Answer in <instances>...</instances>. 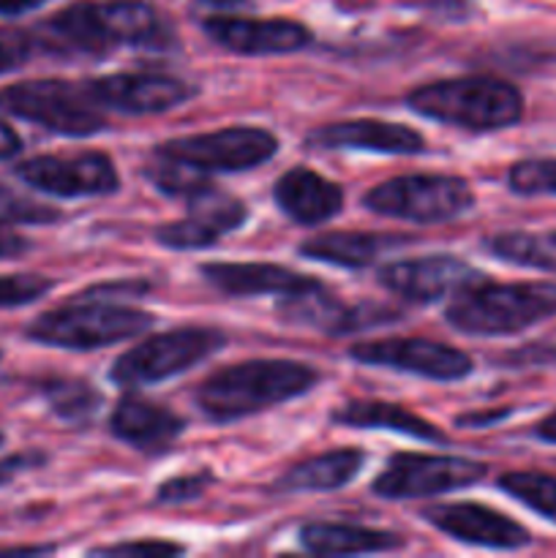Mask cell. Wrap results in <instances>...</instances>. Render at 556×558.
Here are the masks:
<instances>
[{"instance_id":"obj_1","label":"cell","mask_w":556,"mask_h":558,"mask_svg":"<svg viewBox=\"0 0 556 558\" xmlns=\"http://www.w3.org/2000/svg\"><path fill=\"white\" fill-rule=\"evenodd\" d=\"M44 47L58 54L104 58L118 47H164L156 11L142 0H85L41 25Z\"/></svg>"},{"instance_id":"obj_2","label":"cell","mask_w":556,"mask_h":558,"mask_svg":"<svg viewBox=\"0 0 556 558\" xmlns=\"http://www.w3.org/2000/svg\"><path fill=\"white\" fill-rule=\"evenodd\" d=\"M319 381L311 365L294 360H245L216 371L196 387V407L213 423H234L305 396Z\"/></svg>"},{"instance_id":"obj_3","label":"cell","mask_w":556,"mask_h":558,"mask_svg":"<svg viewBox=\"0 0 556 558\" xmlns=\"http://www.w3.org/2000/svg\"><path fill=\"white\" fill-rule=\"evenodd\" d=\"M556 314V283H494L485 276L452 294L447 322L467 336H512Z\"/></svg>"},{"instance_id":"obj_4","label":"cell","mask_w":556,"mask_h":558,"mask_svg":"<svg viewBox=\"0 0 556 558\" xmlns=\"http://www.w3.org/2000/svg\"><path fill=\"white\" fill-rule=\"evenodd\" d=\"M409 109L463 131L510 129L523 114V96L516 85L494 76H461L414 87Z\"/></svg>"},{"instance_id":"obj_5","label":"cell","mask_w":556,"mask_h":558,"mask_svg":"<svg viewBox=\"0 0 556 558\" xmlns=\"http://www.w3.org/2000/svg\"><path fill=\"white\" fill-rule=\"evenodd\" d=\"M153 316L129 305L107 303L104 298L80 294L69 305L47 311L27 327V338L44 347L90 352L150 330Z\"/></svg>"},{"instance_id":"obj_6","label":"cell","mask_w":556,"mask_h":558,"mask_svg":"<svg viewBox=\"0 0 556 558\" xmlns=\"http://www.w3.org/2000/svg\"><path fill=\"white\" fill-rule=\"evenodd\" d=\"M0 109L60 136H93L107 125L85 82H16L0 90Z\"/></svg>"},{"instance_id":"obj_7","label":"cell","mask_w":556,"mask_h":558,"mask_svg":"<svg viewBox=\"0 0 556 558\" xmlns=\"http://www.w3.org/2000/svg\"><path fill=\"white\" fill-rule=\"evenodd\" d=\"M223 332L213 327H178V330L161 332L147 341L136 343L129 352L114 360L109 379L118 387H145L158 385L164 379L185 374L202 360L216 354L223 347Z\"/></svg>"},{"instance_id":"obj_8","label":"cell","mask_w":556,"mask_h":558,"mask_svg":"<svg viewBox=\"0 0 556 558\" xmlns=\"http://www.w3.org/2000/svg\"><path fill=\"white\" fill-rule=\"evenodd\" d=\"M474 205L467 180L452 174H403L379 183L363 196V207L412 223H442L463 216Z\"/></svg>"},{"instance_id":"obj_9","label":"cell","mask_w":556,"mask_h":558,"mask_svg":"<svg viewBox=\"0 0 556 558\" xmlns=\"http://www.w3.org/2000/svg\"><path fill=\"white\" fill-rule=\"evenodd\" d=\"M164 156L180 158L200 172H245L270 161L278 153V140L265 129L234 125L210 134L180 136L156 147Z\"/></svg>"},{"instance_id":"obj_10","label":"cell","mask_w":556,"mask_h":558,"mask_svg":"<svg viewBox=\"0 0 556 558\" xmlns=\"http://www.w3.org/2000/svg\"><path fill=\"white\" fill-rule=\"evenodd\" d=\"M488 469L458 456H418L398 452L387 461L385 472L374 480V494L382 499H425L450 494L480 483Z\"/></svg>"},{"instance_id":"obj_11","label":"cell","mask_w":556,"mask_h":558,"mask_svg":"<svg viewBox=\"0 0 556 558\" xmlns=\"http://www.w3.org/2000/svg\"><path fill=\"white\" fill-rule=\"evenodd\" d=\"M349 357L376 368L403 371L431 381H461L474 371L472 357L456 347L425 338H387V341H360L349 349Z\"/></svg>"},{"instance_id":"obj_12","label":"cell","mask_w":556,"mask_h":558,"mask_svg":"<svg viewBox=\"0 0 556 558\" xmlns=\"http://www.w3.org/2000/svg\"><path fill=\"white\" fill-rule=\"evenodd\" d=\"M16 178L44 194L98 196L112 194L120 185L112 158L104 153H80V156H36L16 167Z\"/></svg>"},{"instance_id":"obj_13","label":"cell","mask_w":556,"mask_h":558,"mask_svg":"<svg viewBox=\"0 0 556 558\" xmlns=\"http://www.w3.org/2000/svg\"><path fill=\"white\" fill-rule=\"evenodd\" d=\"M483 272L474 270L458 256L436 254L420 259H401L385 265L379 270V283L392 294L412 300V303H434V300L452 298L469 287Z\"/></svg>"},{"instance_id":"obj_14","label":"cell","mask_w":556,"mask_h":558,"mask_svg":"<svg viewBox=\"0 0 556 558\" xmlns=\"http://www.w3.org/2000/svg\"><path fill=\"white\" fill-rule=\"evenodd\" d=\"M98 107L123 114H158L180 107L194 96V87L167 74H109L85 82Z\"/></svg>"},{"instance_id":"obj_15","label":"cell","mask_w":556,"mask_h":558,"mask_svg":"<svg viewBox=\"0 0 556 558\" xmlns=\"http://www.w3.org/2000/svg\"><path fill=\"white\" fill-rule=\"evenodd\" d=\"M423 515L431 526L445 532L447 537L458 539V543L478 545V548L518 550L532 543V537H529V532L521 523L491 510V507L472 505V501H461V505H434Z\"/></svg>"},{"instance_id":"obj_16","label":"cell","mask_w":556,"mask_h":558,"mask_svg":"<svg viewBox=\"0 0 556 558\" xmlns=\"http://www.w3.org/2000/svg\"><path fill=\"white\" fill-rule=\"evenodd\" d=\"M278 314L283 322H294V325L311 327V330L327 332V336H349V332L365 330V327L382 325V322H392L390 311L374 308V305L349 308L347 303L333 298L319 281L292 294H281Z\"/></svg>"},{"instance_id":"obj_17","label":"cell","mask_w":556,"mask_h":558,"mask_svg":"<svg viewBox=\"0 0 556 558\" xmlns=\"http://www.w3.org/2000/svg\"><path fill=\"white\" fill-rule=\"evenodd\" d=\"M207 36L238 54H287L309 47L311 31L292 20H245V16H210Z\"/></svg>"},{"instance_id":"obj_18","label":"cell","mask_w":556,"mask_h":558,"mask_svg":"<svg viewBox=\"0 0 556 558\" xmlns=\"http://www.w3.org/2000/svg\"><path fill=\"white\" fill-rule=\"evenodd\" d=\"M309 147L325 150H368L385 156H418L425 150V140L414 129L385 120H343L309 134Z\"/></svg>"},{"instance_id":"obj_19","label":"cell","mask_w":556,"mask_h":558,"mask_svg":"<svg viewBox=\"0 0 556 558\" xmlns=\"http://www.w3.org/2000/svg\"><path fill=\"white\" fill-rule=\"evenodd\" d=\"M109 430L134 450L158 456L183 436L185 420L178 417L172 409H164L145 398L125 396L109 417Z\"/></svg>"},{"instance_id":"obj_20","label":"cell","mask_w":556,"mask_h":558,"mask_svg":"<svg viewBox=\"0 0 556 558\" xmlns=\"http://www.w3.org/2000/svg\"><path fill=\"white\" fill-rule=\"evenodd\" d=\"M273 196H276V205L303 227L330 221L343 207L341 185L305 167H294L283 172L278 178L276 189H273Z\"/></svg>"},{"instance_id":"obj_21","label":"cell","mask_w":556,"mask_h":558,"mask_svg":"<svg viewBox=\"0 0 556 558\" xmlns=\"http://www.w3.org/2000/svg\"><path fill=\"white\" fill-rule=\"evenodd\" d=\"M205 281L229 298H254V294H292L316 283L300 272L265 262H207L200 267Z\"/></svg>"},{"instance_id":"obj_22","label":"cell","mask_w":556,"mask_h":558,"mask_svg":"<svg viewBox=\"0 0 556 558\" xmlns=\"http://www.w3.org/2000/svg\"><path fill=\"white\" fill-rule=\"evenodd\" d=\"M300 543L309 554L316 556H363L387 554L403 548L398 534L379 532V529L354 526V523H305L300 529Z\"/></svg>"},{"instance_id":"obj_23","label":"cell","mask_w":556,"mask_h":558,"mask_svg":"<svg viewBox=\"0 0 556 558\" xmlns=\"http://www.w3.org/2000/svg\"><path fill=\"white\" fill-rule=\"evenodd\" d=\"M363 463L365 456L354 447L325 452V456L309 458V461L289 469L276 483V490L278 494H327V490H338L358 477Z\"/></svg>"},{"instance_id":"obj_24","label":"cell","mask_w":556,"mask_h":558,"mask_svg":"<svg viewBox=\"0 0 556 558\" xmlns=\"http://www.w3.org/2000/svg\"><path fill=\"white\" fill-rule=\"evenodd\" d=\"M333 423L347 425V428H379V430H396V434L412 436L418 441H434V445H445L447 436L436 428L428 420L418 417L409 409L398 407V403L385 401H352L347 407L333 412Z\"/></svg>"},{"instance_id":"obj_25","label":"cell","mask_w":556,"mask_h":558,"mask_svg":"<svg viewBox=\"0 0 556 558\" xmlns=\"http://www.w3.org/2000/svg\"><path fill=\"white\" fill-rule=\"evenodd\" d=\"M392 240L382 238V234H368V232H325L316 234V238L300 243V256L305 259L325 262V265L336 267H349V270H360V267H368L376 256L382 254V248H387Z\"/></svg>"},{"instance_id":"obj_26","label":"cell","mask_w":556,"mask_h":558,"mask_svg":"<svg viewBox=\"0 0 556 558\" xmlns=\"http://www.w3.org/2000/svg\"><path fill=\"white\" fill-rule=\"evenodd\" d=\"M185 202H189L191 221L218 240L227 232H234V229L243 227L245 218H249V210H245V205L238 196L227 194V191L216 189L210 183L200 185L194 194L185 196Z\"/></svg>"},{"instance_id":"obj_27","label":"cell","mask_w":556,"mask_h":558,"mask_svg":"<svg viewBox=\"0 0 556 558\" xmlns=\"http://www.w3.org/2000/svg\"><path fill=\"white\" fill-rule=\"evenodd\" d=\"M499 488L545 521L556 523V474L510 472L499 477Z\"/></svg>"},{"instance_id":"obj_28","label":"cell","mask_w":556,"mask_h":558,"mask_svg":"<svg viewBox=\"0 0 556 558\" xmlns=\"http://www.w3.org/2000/svg\"><path fill=\"white\" fill-rule=\"evenodd\" d=\"M49 407L65 423H87L96 414L101 396L87 381L76 379H52L44 385Z\"/></svg>"},{"instance_id":"obj_29","label":"cell","mask_w":556,"mask_h":558,"mask_svg":"<svg viewBox=\"0 0 556 558\" xmlns=\"http://www.w3.org/2000/svg\"><path fill=\"white\" fill-rule=\"evenodd\" d=\"M485 245L501 262H510V265L518 267H532V270L556 272V256L537 238H532V234L505 232L491 238Z\"/></svg>"},{"instance_id":"obj_30","label":"cell","mask_w":556,"mask_h":558,"mask_svg":"<svg viewBox=\"0 0 556 558\" xmlns=\"http://www.w3.org/2000/svg\"><path fill=\"white\" fill-rule=\"evenodd\" d=\"M60 213L55 207L22 196L0 185V227H14V223H52Z\"/></svg>"},{"instance_id":"obj_31","label":"cell","mask_w":556,"mask_h":558,"mask_svg":"<svg viewBox=\"0 0 556 558\" xmlns=\"http://www.w3.org/2000/svg\"><path fill=\"white\" fill-rule=\"evenodd\" d=\"M510 189L516 194H556V158L554 161H521L510 169Z\"/></svg>"},{"instance_id":"obj_32","label":"cell","mask_w":556,"mask_h":558,"mask_svg":"<svg viewBox=\"0 0 556 558\" xmlns=\"http://www.w3.org/2000/svg\"><path fill=\"white\" fill-rule=\"evenodd\" d=\"M153 238H156V243H161L164 248H172V251H200V248H210L213 243H218L210 232L196 227L189 216L172 223H161Z\"/></svg>"},{"instance_id":"obj_33","label":"cell","mask_w":556,"mask_h":558,"mask_svg":"<svg viewBox=\"0 0 556 558\" xmlns=\"http://www.w3.org/2000/svg\"><path fill=\"white\" fill-rule=\"evenodd\" d=\"M52 287V278L33 276V272H25V276H0V308H16V305L36 303Z\"/></svg>"},{"instance_id":"obj_34","label":"cell","mask_w":556,"mask_h":558,"mask_svg":"<svg viewBox=\"0 0 556 558\" xmlns=\"http://www.w3.org/2000/svg\"><path fill=\"white\" fill-rule=\"evenodd\" d=\"M33 38L25 31H11L3 27L0 31V74H9L16 71L20 65H25L33 54Z\"/></svg>"},{"instance_id":"obj_35","label":"cell","mask_w":556,"mask_h":558,"mask_svg":"<svg viewBox=\"0 0 556 558\" xmlns=\"http://www.w3.org/2000/svg\"><path fill=\"white\" fill-rule=\"evenodd\" d=\"M213 483V477L207 472L202 474H183V477H174L169 483H164L158 488L156 501L158 505H183V501L196 499L207 485Z\"/></svg>"},{"instance_id":"obj_36","label":"cell","mask_w":556,"mask_h":558,"mask_svg":"<svg viewBox=\"0 0 556 558\" xmlns=\"http://www.w3.org/2000/svg\"><path fill=\"white\" fill-rule=\"evenodd\" d=\"M93 556H180L183 548L174 543H167V539H136V543H118V545H104V548H93Z\"/></svg>"},{"instance_id":"obj_37","label":"cell","mask_w":556,"mask_h":558,"mask_svg":"<svg viewBox=\"0 0 556 558\" xmlns=\"http://www.w3.org/2000/svg\"><path fill=\"white\" fill-rule=\"evenodd\" d=\"M44 461H47V458H44L41 452H20V456L0 458V485L11 483V480H14L16 474L27 472V469L41 466Z\"/></svg>"},{"instance_id":"obj_38","label":"cell","mask_w":556,"mask_h":558,"mask_svg":"<svg viewBox=\"0 0 556 558\" xmlns=\"http://www.w3.org/2000/svg\"><path fill=\"white\" fill-rule=\"evenodd\" d=\"M31 248V240H25L22 234L14 232H0V259H14L22 256Z\"/></svg>"},{"instance_id":"obj_39","label":"cell","mask_w":556,"mask_h":558,"mask_svg":"<svg viewBox=\"0 0 556 558\" xmlns=\"http://www.w3.org/2000/svg\"><path fill=\"white\" fill-rule=\"evenodd\" d=\"M20 150H22L20 134H16L9 123H3V120H0V161H5V158H14Z\"/></svg>"},{"instance_id":"obj_40","label":"cell","mask_w":556,"mask_h":558,"mask_svg":"<svg viewBox=\"0 0 556 558\" xmlns=\"http://www.w3.org/2000/svg\"><path fill=\"white\" fill-rule=\"evenodd\" d=\"M47 0H0V16H22L27 11H36Z\"/></svg>"},{"instance_id":"obj_41","label":"cell","mask_w":556,"mask_h":558,"mask_svg":"<svg viewBox=\"0 0 556 558\" xmlns=\"http://www.w3.org/2000/svg\"><path fill=\"white\" fill-rule=\"evenodd\" d=\"M537 436L543 441H548V445H556V412L548 414V417L537 425Z\"/></svg>"},{"instance_id":"obj_42","label":"cell","mask_w":556,"mask_h":558,"mask_svg":"<svg viewBox=\"0 0 556 558\" xmlns=\"http://www.w3.org/2000/svg\"><path fill=\"white\" fill-rule=\"evenodd\" d=\"M507 412H491V414H472V417H458V425H474V428H480V425L485 423H494V420L505 417Z\"/></svg>"},{"instance_id":"obj_43","label":"cell","mask_w":556,"mask_h":558,"mask_svg":"<svg viewBox=\"0 0 556 558\" xmlns=\"http://www.w3.org/2000/svg\"><path fill=\"white\" fill-rule=\"evenodd\" d=\"M202 5H207V9L213 11H234V9H243V5H249V0H200Z\"/></svg>"},{"instance_id":"obj_44","label":"cell","mask_w":556,"mask_h":558,"mask_svg":"<svg viewBox=\"0 0 556 558\" xmlns=\"http://www.w3.org/2000/svg\"><path fill=\"white\" fill-rule=\"evenodd\" d=\"M551 243H554V245H556V234H551Z\"/></svg>"},{"instance_id":"obj_45","label":"cell","mask_w":556,"mask_h":558,"mask_svg":"<svg viewBox=\"0 0 556 558\" xmlns=\"http://www.w3.org/2000/svg\"><path fill=\"white\" fill-rule=\"evenodd\" d=\"M0 445H3V434H0Z\"/></svg>"}]
</instances>
